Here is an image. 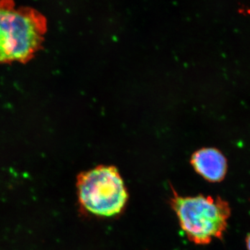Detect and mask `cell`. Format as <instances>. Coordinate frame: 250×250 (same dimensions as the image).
Here are the masks:
<instances>
[{
	"label": "cell",
	"mask_w": 250,
	"mask_h": 250,
	"mask_svg": "<svg viewBox=\"0 0 250 250\" xmlns=\"http://www.w3.org/2000/svg\"><path fill=\"white\" fill-rule=\"evenodd\" d=\"M46 31L45 18L36 9L0 1V64L29 62L41 48Z\"/></svg>",
	"instance_id": "1"
},
{
	"label": "cell",
	"mask_w": 250,
	"mask_h": 250,
	"mask_svg": "<svg viewBox=\"0 0 250 250\" xmlns=\"http://www.w3.org/2000/svg\"><path fill=\"white\" fill-rule=\"evenodd\" d=\"M170 203L189 241L206 246L215 239H223L231 213L228 201L202 194L181 196L172 188Z\"/></svg>",
	"instance_id": "2"
},
{
	"label": "cell",
	"mask_w": 250,
	"mask_h": 250,
	"mask_svg": "<svg viewBox=\"0 0 250 250\" xmlns=\"http://www.w3.org/2000/svg\"><path fill=\"white\" fill-rule=\"evenodd\" d=\"M77 189L83 209L98 217L119 215L129 197L119 171L111 166H99L81 172L77 176Z\"/></svg>",
	"instance_id": "3"
},
{
	"label": "cell",
	"mask_w": 250,
	"mask_h": 250,
	"mask_svg": "<svg viewBox=\"0 0 250 250\" xmlns=\"http://www.w3.org/2000/svg\"><path fill=\"white\" fill-rule=\"evenodd\" d=\"M190 164L200 177L210 183L223 182L228 173V160L216 148L198 149L192 154Z\"/></svg>",
	"instance_id": "4"
},
{
	"label": "cell",
	"mask_w": 250,
	"mask_h": 250,
	"mask_svg": "<svg viewBox=\"0 0 250 250\" xmlns=\"http://www.w3.org/2000/svg\"><path fill=\"white\" fill-rule=\"evenodd\" d=\"M246 243L248 250H250V233L246 237Z\"/></svg>",
	"instance_id": "5"
}]
</instances>
